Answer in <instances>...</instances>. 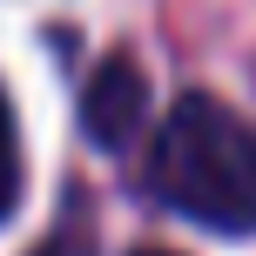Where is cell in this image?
<instances>
[{
    "instance_id": "obj_4",
    "label": "cell",
    "mask_w": 256,
    "mask_h": 256,
    "mask_svg": "<svg viewBox=\"0 0 256 256\" xmlns=\"http://www.w3.org/2000/svg\"><path fill=\"white\" fill-rule=\"evenodd\" d=\"M34 256H94V250H88V236H54V243H40Z\"/></svg>"
},
{
    "instance_id": "obj_1",
    "label": "cell",
    "mask_w": 256,
    "mask_h": 256,
    "mask_svg": "<svg viewBox=\"0 0 256 256\" xmlns=\"http://www.w3.org/2000/svg\"><path fill=\"white\" fill-rule=\"evenodd\" d=\"M148 189L202 230L256 236V128L216 94H182L155 128Z\"/></svg>"
},
{
    "instance_id": "obj_5",
    "label": "cell",
    "mask_w": 256,
    "mask_h": 256,
    "mask_svg": "<svg viewBox=\"0 0 256 256\" xmlns=\"http://www.w3.org/2000/svg\"><path fill=\"white\" fill-rule=\"evenodd\" d=\"M135 256H176V250H135Z\"/></svg>"
},
{
    "instance_id": "obj_3",
    "label": "cell",
    "mask_w": 256,
    "mask_h": 256,
    "mask_svg": "<svg viewBox=\"0 0 256 256\" xmlns=\"http://www.w3.org/2000/svg\"><path fill=\"white\" fill-rule=\"evenodd\" d=\"M20 182H27V168H20V135H14V108H7V94H0V222H7L14 202H20Z\"/></svg>"
},
{
    "instance_id": "obj_2",
    "label": "cell",
    "mask_w": 256,
    "mask_h": 256,
    "mask_svg": "<svg viewBox=\"0 0 256 256\" xmlns=\"http://www.w3.org/2000/svg\"><path fill=\"white\" fill-rule=\"evenodd\" d=\"M81 122H88V135L102 148H128L142 135V122H148V74L128 54H108L81 88Z\"/></svg>"
}]
</instances>
